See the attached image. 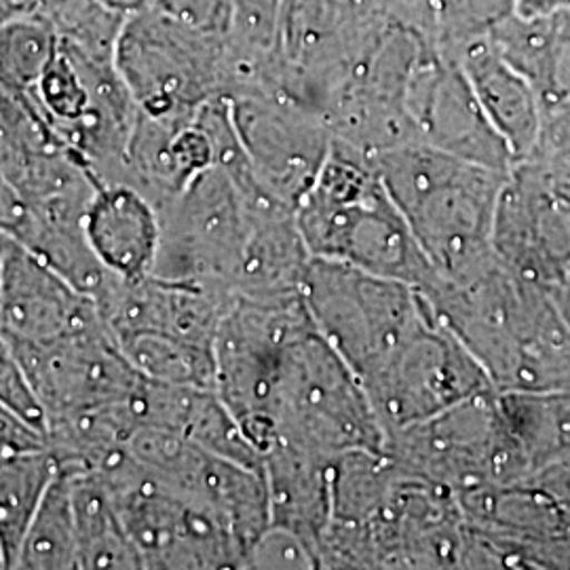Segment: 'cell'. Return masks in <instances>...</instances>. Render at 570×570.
<instances>
[{"mask_svg":"<svg viewBox=\"0 0 570 570\" xmlns=\"http://www.w3.org/2000/svg\"><path fill=\"white\" fill-rule=\"evenodd\" d=\"M0 266H2V235H0Z\"/></svg>","mask_w":570,"mask_h":570,"instance_id":"cell-38","label":"cell"},{"mask_svg":"<svg viewBox=\"0 0 570 570\" xmlns=\"http://www.w3.org/2000/svg\"><path fill=\"white\" fill-rule=\"evenodd\" d=\"M497 393L570 389V326L546 285L503 265L494 252L459 277L421 289Z\"/></svg>","mask_w":570,"mask_h":570,"instance_id":"cell-2","label":"cell"},{"mask_svg":"<svg viewBox=\"0 0 570 570\" xmlns=\"http://www.w3.org/2000/svg\"><path fill=\"white\" fill-rule=\"evenodd\" d=\"M9 345L30 379L47 423L129 402L142 387V374L129 364L106 326L47 345Z\"/></svg>","mask_w":570,"mask_h":570,"instance_id":"cell-13","label":"cell"},{"mask_svg":"<svg viewBox=\"0 0 570 570\" xmlns=\"http://www.w3.org/2000/svg\"><path fill=\"white\" fill-rule=\"evenodd\" d=\"M292 449H273L263 456L271 524L294 532L320 562V541L330 522L332 461Z\"/></svg>","mask_w":570,"mask_h":570,"instance_id":"cell-19","label":"cell"},{"mask_svg":"<svg viewBox=\"0 0 570 570\" xmlns=\"http://www.w3.org/2000/svg\"><path fill=\"white\" fill-rule=\"evenodd\" d=\"M47 449V435L18 412L0 404V459Z\"/></svg>","mask_w":570,"mask_h":570,"instance_id":"cell-31","label":"cell"},{"mask_svg":"<svg viewBox=\"0 0 570 570\" xmlns=\"http://www.w3.org/2000/svg\"><path fill=\"white\" fill-rule=\"evenodd\" d=\"M433 41L442 56L463 45L489 37L515 13L513 0H428Z\"/></svg>","mask_w":570,"mask_h":570,"instance_id":"cell-27","label":"cell"},{"mask_svg":"<svg viewBox=\"0 0 570 570\" xmlns=\"http://www.w3.org/2000/svg\"><path fill=\"white\" fill-rule=\"evenodd\" d=\"M58 471L49 449L0 459V548L4 567L16 569L21 543Z\"/></svg>","mask_w":570,"mask_h":570,"instance_id":"cell-23","label":"cell"},{"mask_svg":"<svg viewBox=\"0 0 570 570\" xmlns=\"http://www.w3.org/2000/svg\"><path fill=\"white\" fill-rule=\"evenodd\" d=\"M115 341L144 379L167 385L216 389L214 346L157 332H131Z\"/></svg>","mask_w":570,"mask_h":570,"instance_id":"cell-25","label":"cell"},{"mask_svg":"<svg viewBox=\"0 0 570 570\" xmlns=\"http://www.w3.org/2000/svg\"><path fill=\"white\" fill-rule=\"evenodd\" d=\"M404 106L416 142L499 171H510L515 164L510 146L478 102L463 68L442 56L438 47L414 70Z\"/></svg>","mask_w":570,"mask_h":570,"instance_id":"cell-14","label":"cell"},{"mask_svg":"<svg viewBox=\"0 0 570 570\" xmlns=\"http://www.w3.org/2000/svg\"><path fill=\"white\" fill-rule=\"evenodd\" d=\"M560 165H564V167H567V169H569V171H570V161H567V164H560Z\"/></svg>","mask_w":570,"mask_h":570,"instance_id":"cell-39","label":"cell"},{"mask_svg":"<svg viewBox=\"0 0 570 570\" xmlns=\"http://www.w3.org/2000/svg\"><path fill=\"white\" fill-rule=\"evenodd\" d=\"M98 475L115 497L142 569H245V548L237 534L212 511L153 480L129 450Z\"/></svg>","mask_w":570,"mask_h":570,"instance_id":"cell-9","label":"cell"},{"mask_svg":"<svg viewBox=\"0 0 570 570\" xmlns=\"http://www.w3.org/2000/svg\"><path fill=\"white\" fill-rule=\"evenodd\" d=\"M245 569H320V562L301 537L268 524L247 551Z\"/></svg>","mask_w":570,"mask_h":570,"instance_id":"cell-28","label":"cell"},{"mask_svg":"<svg viewBox=\"0 0 570 570\" xmlns=\"http://www.w3.org/2000/svg\"><path fill=\"white\" fill-rule=\"evenodd\" d=\"M82 228L94 254L125 282L153 273L159 252V212L140 190L122 183L98 184Z\"/></svg>","mask_w":570,"mask_h":570,"instance_id":"cell-17","label":"cell"},{"mask_svg":"<svg viewBox=\"0 0 570 570\" xmlns=\"http://www.w3.org/2000/svg\"><path fill=\"white\" fill-rule=\"evenodd\" d=\"M146 7L199 35L216 39H228L230 35V0H148Z\"/></svg>","mask_w":570,"mask_h":570,"instance_id":"cell-29","label":"cell"},{"mask_svg":"<svg viewBox=\"0 0 570 570\" xmlns=\"http://www.w3.org/2000/svg\"><path fill=\"white\" fill-rule=\"evenodd\" d=\"M494 256L520 277L556 289L570 271V171L524 159L511 165L494 207Z\"/></svg>","mask_w":570,"mask_h":570,"instance_id":"cell-10","label":"cell"},{"mask_svg":"<svg viewBox=\"0 0 570 570\" xmlns=\"http://www.w3.org/2000/svg\"><path fill=\"white\" fill-rule=\"evenodd\" d=\"M58 49L60 35L39 11L0 21V87L26 96Z\"/></svg>","mask_w":570,"mask_h":570,"instance_id":"cell-26","label":"cell"},{"mask_svg":"<svg viewBox=\"0 0 570 570\" xmlns=\"http://www.w3.org/2000/svg\"><path fill=\"white\" fill-rule=\"evenodd\" d=\"M127 450L165 489L218 515L242 541L245 558L268 529L271 499L265 469L247 468L157 428L138 429Z\"/></svg>","mask_w":570,"mask_h":570,"instance_id":"cell-11","label":"cell"},{"mask_svg":"<svg viewBox=\"0 0 570 570\" xmlns=\"http://www.w3.org/2000/svg\"><path fill=\"white\" fill-rule=\"evenodd\" d=\"M63 465V463H60ZM72 471V505L77 522L79 569H142V560L122 527L115 497L98 473L66 465Z\"/></svg>","mask_w":570,"mask_h":570,"instance_id":"cell-21","label":"cell"},{"mask_svg":"<svg viewBox=\"0 0 570 570\" xmlns=\"http://www.w3.org/2000/svg\"><path fill=\"white\" fill-rule=\"evenodd\" d=\"M530 480H534L541 489L550 492L553 501L558 503V508L562 510L570 524V459L539 471Z\"/></svg>","mask_w":570,"mask_h":570,"instance_id":"cell-32","label":"cell"},{"mask_svg":"<svg viewBox=\"0 0 570 570\" xmlns=\"http://www.w3.org/2000/svg\"><path fill=\"white\" fill-rule=\"evenodd\" d=\"M553 294H556V301H558V305L562 308V313H564V317H567L570 326V271L567 273V277L560 282V285L553 289Z\"/></svg>","mask_w":570,"mask_h":570,"instance_id":"cell-35","label":"cell"},{"mask_svg":"<svg viewBox=\"0 0 570 570\" xmlns=\"http://www.w3.org/2000/svg\"><path fill=\"white\" fill-rule=\"evenodd\" d=\"M518 16H550L570 11V0H513Z\"/></svg>","mask_w":570,"mask_h":570,"instance_id":"cell-33","label":"cell"},{"mask_svg":"<svg viewBox=\"0 0 570 570\" xmlns=\"http://www.w3.org/2000/svg\"><path fill=\"white\" fill-rule=\"evenodd\" d=\"M311 258L355 266L416 287L438 273L391 199L372 157L334 138L326 164L296 205Z\"/></svg>","mask_w":570,"mask_h":570,"instance_id":"cell-4","label":"cell"},{"mask_svg":"<svg viewBox=\"0 0 570 570\" xmlns=\"http://www.w3.org/2000/svg\"><path fill=\"white\" fill-rule=\"evenodd\" d=\"M216 393L265 456L379 450L385 431L357 376L315 326L303 294L235 296L214 341Z\"/></svg>","mask_w":570,"mask_h":570,"instance_id":"cell-1","label":"cell"},{"mask_svg":"<svg viewBox=\"0 0 570 570\" xmlns=\"http://www.w3.org/2000/svg\"><path fill=\"white\" fill-rule=\"evenodd\" d=\"M108 7H112V9H117V11H121V13H134V11H138V9H144L146 4H148V0H104Z\"/></svg>","mask_w":570,"mask_h":570,"instance_id":"cell-36","label":"cell"},{"mask_svg":"<svg viewBox=\"0 0 570 570\" xmlns=\"http://www.w3.org/2000/svg\"><path fill=\"white\" fill-rule=\"evenodd\" d=\"M275 204L284 202L268 193L245 195L220 165L205 169L159 209L153 275L237 294L261 212Z\"/></svg>","mask_w":570,"mask_h":570,"instance_id":"cell-6","label":"cell"},{"mask_svg":"<svg viewBox=\"0 0 570 570\" xmlns=\"http://www.w3.org/2000/svg\"><path fill=\"white\" fill-rule=\"evenodd\" d=\"M303 298L367 402L419 366L444 327L421 287L324 258L306 266Z\"/></svg>","mask_w":570,"mask_h":570,"instance_id":"cell-3","label":"cell"},{"mask_svg":"<svg viewBox=\"0 0 570 570\" xmlns=\"http://www.w3.org/2000/svg\"><path fill=\"white\" fill-rule=\"evenodd\" d=\"M106 326L98 303L20 242L2 235L0 336L47 345Z\"/></svg>","mask_w":570,"mask_h":570,"instance_id":"cell-15","label":"cell"},{"mask_svg":"<svg viewBox=\"0 0 570 570\" xmlns=\"http://www.w3.org/2000/svg\"><path fill=\"white\" fill-rule=\"evenodd\" d=\"M37 11V0H0V18H16Z\"/></svg>","mask_w":570,"mask_h":570,"instance_id":"cell-34","label":"cell"},{"mask_svg":"<svg viewBox=\"0 0 570 570\" xmlns=\"http://www.w3.org/2000/svg\"><path fill=\"white\" fill-rule=\"evenodd\" d=\"M385 452L400 465L444 487L456 497L473 490L530 480L497 391L385 435Z\"/></svg>","mask_w":570,"mask_h":570,"instance_id":"cell-8","label":"cell"},{"mask_svg":"<svg viewBox=\"0 0 570 570\" xmlns=\"http://www.w3.org/2000/svg\"><path fill=\"white\" fill-rule=\"evenodd\" d=\"M0 569H7V567H4V556H2V548H0Z\"/></svg>","mask_w":570,"mask_h":570,"instance_id":"cell-37","label":"cell"},{"mask_svg":"<svg viewBox=\"0 0 570 570\" xmlns=\"http://www.w3.org/2000/svg\"><path fill=\"white\" fill-rule=\"evenodd\" d=\"M372 161L438 277H459L489 261L508 171L421 142L389 148Z\"/></svg>","mask_w":570,"mask_h":570,"instance_id":"cell-5","label":"cell"},{"mask_svg":"<svg viewBox=\"0 0 570 570\" xmlns=\"http://www.w3.org/2000/svg\"><path fill=\"white\" fill-rule=\"evenodd\" d=\"M115 66L138 110L161 121H188L230 91L226 39L188 30L148 7L125 18Z\"/></svg>","mask_w":570,"mask_h":570,"instance_id":"cell-7","label":"cell"},{"mask_svg":"<svg viewBox=\"0 0 570 570\" xmlns=\"http://www.w3.org/2000/svg\"><path fill=\"white\" fill-rule=\"evenodd\" d=\"M530 478L570 459V389L499 393Z\"/></svg>","mask_w":570,"mask_h":570,"instance_id":"cell-22","label":"cell"},{"mask_svg":"<svg viewBox=\"0 0 570 570\" xmlns=\"http://www.w3.org/2000/svg\"><path fill=\"white\" fill-rule=\"evenodd\" d=\"M446 58L463 68L478 102L510 146L513 159H529L539 142L543 117L534 87L494 49L489 37L468 42Z\"/></svg>","mask_w":570,"mask_h":570,"instance_id":"cell-18","label":"cell"},{"mask_svg":"<svg viewBox=\"0 0 570 570\" xmlns=\"http://www.w3.org/2000/svg\"><path fill=\"white\" fill-rule=\"evenodd\" d=\"M233 298L235 294L171 282L150 273L134 282L117 279L98 306L104 324L115 338L131 332H157L214 346Z\"/></svg>","mask_w":570,"mask_h":570,"instance_id":"cell-16","label":"cell"},{"mask_svg":"<svg viewBox=\"0 0 570 570\" xmlns=\"http://www.w3.org/2000/svg\"><path fill=\"white\" fill-rule=\"evenodd\" d=\"M494 49L534 87L546 106L570 96V11L518 16L489 35Z\"/></svg>","mask_w":570,"mask_h":570,"instance_id":"cell-20","label":"cell"},{"mask_svg":"<svg viewBox=\"0 0 570 570\" xmlns=\"http://www.w3.org/2000/svg\"><path fill=\"white\" fill-rule=\"evenodd\" d=\"M529 159L548 164L570 161V96L543 108L539 142Z\"/></svg>","mask_w":570,"mask_h":570,"instance_id":"cell-30","label":"cell"},{"mask_svg":"<svg viewBox=\"0 0 570 570\" xmlns=\"http://www.w3.org/2000/svg\"><path fill=\"white\" fill-rule=\"evenodd\" d=\"M230 115L256 178L279 202L296 207L326 164L334 136L305 104L275 89L228 96Z\"/></svg>","mask_w":570,"mask_h":570,"instance_id":"cell-12","label":"cell"},{"mask_svg":"<svg viewBox=\"0 0 570 570\" xmlns=\"http://www.w3.org/2000/svg\"><path fill=\"white\" fill-rule=\"evenodd\" d=\"M18 570L79 569L77 522L72 505V471L58 463L16 562Z\"/></svg>","mask_w":570,"mask_h":570,"instance_id":"cell-24","label":"cell"}]
</instances>
